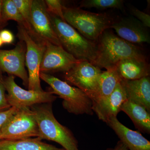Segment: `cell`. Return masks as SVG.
<instances>
[{
    "mask_svg": "<svg viewBox=\"0 0 150 150\" xmlns=\"http://www.w3.org/2000/svg\"><path fill=\"white\" fill-rule=\"evenodd\" d=\"M49 15L54 31L64 49L76 59L94 64L97 55L96 43L87 39L58 17L50 13Z\"/></svg>",
    "mask_w": 150,
    "mask_h": 150,
    "instance_id": "3",
    "label": "cell"
},
{
    "mask_svg": "<svg viewBox=\"0 0 150 150\" xmlns=\"http://www.w3.org/2000/svg\"><path fill=\"white\" fill-rule=\"evenodd\" d=\"M0 37L3 43L11 44L14 40V36L12 33L8 30H0Z\"/></svg>",
    "mask_w": 150,
    "mask_h": 150,
    "instance_id": "28",
    "label": "cell"
},
{
    "mask_svg": "<svg viewBox=\"0 0 150 150\" xmlns=\"http://www.w3.org/2000/svg\"><path fill=\"white\" fill-rule=\"evenodd\" d=\"M127 100L126 93L120 82L109 96L93 106V110L100 120L106 123L110 118L116 117L121 111V106Z\"/></svg>",
    "mask_w": 150,
    "mask_h": 150,
    "instance_id": "14",
    "label": "cell"
},
{
    "mask_svg": "<svg viewBox=\"0 0 150 150\" xmlns=\"http://www.w3.org/2000/svg\"><path fill=\"white\" fill-rule=\"evenodd\" d=\"M121 83L126 93L127 99L141 105L150 112L149 76L136 80L122 79Z\"/></svg>",
    "mask_w": 150,
    "mask_h": 150,
    "instance_id": "16",
    "label": "cell"
},
{
    "mask_svg": "<svg viewBox=\"0 0 150 150\" xmlns=\"http://www.w3.org/2000/svg\"><path fill=\"white\" fill-rule=\"evenodd\" d=\"M4 83L8 92L7 99L11 107L20 109L40 103H52L57 98L52 92H37L21 88L15 82L12 75L4 77Z\"/></svg>",
    "mask_w": 150,
    "mask_h": 150,
    "instance_id": "8",
    "label": "cell"
},
{
    "mask_svg": "<svg viewBox=\"0 0 150 150\" xmlns=\"http://www.w3.org/2000/svg\"><path fill=\"white\" fill-rule=\"evenodd\" d=\"M44 1L48 13L58 17L65 21L63 15L64 6L62 5V1L60 0H45Z\"/></svg>",
    "mask_w": 150,
    "mask_h": 150,
    "instance_id": "24",
    "label": "cell"
},
{
    "mask_svg": "<svg viewBox=\"0 0 150 150\" xmlns=\"http://www.w3.org/2000/svg\"><path fill=\"white\" fill-rule=\"evenodd\" d=\"M106 150H129L127 148L123 145L122 142L119 141L115 147L112 149H108Z\"/></svg>",
    "mask_w": 150,
    "mask_h": 150,
    "instance_id": "29",
    "label": "cell"
},
{
    "mask_svg": "<svg viewBox=\"0 0 150 150\" xmlns=\"http://www.w3.org/2000/svg\"><path fill=\"white\" fill-rule=\"evenodd\" d=\"M19 40L13 49L0 50V70L20 78L28 87V73L25 68L26 45L24 41Z\"/></svg>",
    "mask_w": 150,
    "mask_h": 150,
    "instance_id": "11",
    "label": "cell"
},
{
    "mask_svg": "<svg viewBox=\"0 0 150 150\" xmlns=\"http://www.w3.org/2000/svg\"><path fill=\"white\" fill-rule=\"evenodd\" d=\"M30 108L34 113L38 126V138L56 142L66 150H79L78 142L72 132L54 117L52 103L35 104Z\"/></svg>",
    "mask_w": 150,
    "mask_h": 150,
    "instance_id": "2",
    "label": "cell"
},
{
    "mask_svg": "<svg viewBox=\"0 0 150 150\" xmlns=\"http://www.w3.org/2000/svg\"><path fill=\"white\" fill-rule=\"evenodd\" d=\"M31 16L33 29L35 36L45 42L62 46L53 28L44 1L33 0Z\"/></svg>",
    "mask_w": 150,
    "mask_h": 150,
    "instance_id": "12",
    "label": "cell"
},
{
    "mask_svg": "<svg viewBox=\"0 0 150 150\" xmlns=\"http://www.w3.org/2000/svg\"><path fill=\"white\" fill-rule=\"evenodd\" d=\"M17 36L26 45L25 64L28 69V90L43 92L40 84V67L46 42L30 35L22 25L18 26Z\"/></svg>",
    "mask_w": 150,
    "mask_h": 150,
    "instance_id": "6",
    "label": "cell"
},
{
    "mask_svg": "<svg viewBox=\"0 0 150 150\" xmlns=\"http://www.w3.org/2000/svg\"><path fill=\"white\" fill-rule=\"evenodd\" d=\"M6 91L2 72L0 70V111L7 110L11 107L7 99Z\"/></svg>",
    "mask_w": 150,
    "mask_h": 150,
    "instance_id": "25",
    "label": "cell"
},
{
    "mask_svg": "<svg viewBox=\"0 0 150 150\" xmlns=\"http://www.w3.org/2000/svg\"><path fill=\"white\" fill-rule=\"evenodd\" d=\"M115 68L122 79L136 80L149 76V66L146 58L123 59L118 62Z\"/></svg>",
    "mask_w": 150,
    "mask_h": 150,
    "instance_id": "17",
    "label": "cell"
},
{
    "mask_svg": "<svg viewBox=\"0 0 150 150\" xmlns=\"http://www.w3.org/2000/svg\"><path fill=\"white\" fill-rule=\"evenodd\" d=\"M80 7L95 8L99 9L117 8L123 11L124 1L122 0H84L81 1Z\"/></svg>",
    "mask_w": 150,
    "mask_h": 150,
    "instance_id": "22",
    "label": "cell"
},
{
    "mask_svg": "<svg viewBox=\"0 0 150 150\" xmlns=\"http://www.w3.org/2000/svg\"><path fill=\"white\" fill-rule=\"evenodd\" d=\"M131 12L132 14L136 17L137 19L141 22L147 28H150V16L149 15L143 12L136 8H131Z\"/></svg>",
    "mask_w": 150,
    "mask_h": 150,
    "instance_id": "26",
    "label": "cell"
},
{
    "mask_svg": "<svg viewBox=\"0 0 150 150\" xmlns=\"http://www.w3.org/2000/svg\"><path fill=\"white\" fill-rule=\"evenodd\" d=\"M2 13L4 21L6 23L9 20L16 21L18 25L24 26V22L13 0H3Z\"/></svg>",
    "mask_w": 150,
    "mask_h": 150,
    "instance_id": "21",
    "label": "cell"
},
{
    "mask_svg": "<svg viewBox=\"0 0 150 150\" xmlns=\"http://www.w3.org/2000/svg\"><path fill=\"white\" fill-rule=\"evenodd\" d=\"M121 110L130 117L135 126L139 131L149 134L150 112L145 107L137 103L127 99L121 106Z\"/></svg>",
    "mask_w": 150,
    "mask_h": 150,
    "instance_id": "18",
    "label": "cell"
},
{
    "mask_svg": "<svg viewBox=\"0 0 150 150\" xmlns=\"http://www.w3.org/2000/svg\"><path fill=\"white\" fill-rule=\"evenodd\" d=\"M110 28L115 30L117 36L129 43H150V34L147 28L135 18H123L114 21Z\"/></svg>",
    "mask_w": 150,
    "mask_h": 150,
    "instance_id": "13",
    "label": "cell"
},
{
    "mask_svg": "<svg viewBox=\"0 0 150 150\" xmlns=\"http://www.w3.org/2000/svg\"><path fill=\"white\" fill-rule=\"evenodd\" d=\"M129 150H150V142L139 131H133L113 117L106 122Z\"/></svg>",
    "mask_w": 150,
    "mask_h": 150,
    "instance_id": "15",
    "label": "cell"
},
{
    "mask_svg": "<svg viewBox=\"0 0 150 150\" xmlns=\"http://www.w3.org/2000/svg\"><path fill=\"white\" fill-rule=\"evenodd\" d=\"M18 110L16 108L11 107L7 110L0 111V133L4 125Z\"/></svg>",
    "mask_w": 150,
    "mask_h": 150,
    "instance_id": "27",
    "label": "cell"
},
{
    "mask_svg": "<svg viewBox=\"0 0 150 150\" xmlns=\"http://www.w3.org/2000/svg\"><path fill=\"white\" fill-rule=\"evenodd\" d=\"M33 0H13L21 14L24 22V27L30 35L36 37L32 25L31 8Z\"/></svg>",
    "mask_w": 150,
    "mask_h": 150,
    "instance_id": "23",
    "label": "cell"
},
{
    "mask_svg": "<svg viewBox=\"0 0 150 150\" xmlns=\"http://www.w3.org/2000/svg\"><path fill=\"white\" fill-rule=\"evenodd\" d=\"M39 130L34 113L30 107L18 109L3 126L0 140L38 138Z\"/></svg>",
    "mask_w": 150,
    "mask_h": 150,
    "instance_id": "7",
    "label": "cell"
},
{
    "mask_svg": "<svg viewBox=\"0 0 150 150\" xmlns=\"http://www.w3.org/2000/svg\"><path fill=\"white\" fill-rule=\"evenodd\" d=\"M97 40V55L94 65L99 69L108 70L115 68L120 61L128 58H146L138 46L108 30Z\"/></svg>",
    "mask_w": 150,
    "mask_h": 150,
    "instance_id": "1",
    "label": "cell"
},
{
    "mask_svg": "<svg viewBox=\"0 0 150 150\" xmlns=\"http://www.w3.org/2000/svg\"><path fill=\"white\" fill-rule=\"evenodd\" d=\"M3 44V41L1 39V37H0V47L2 46Z\"/></svg>",
    "mask_w": 150,
    "mask_h": 150,
    "instance_id": "31",
    "label": "cell"
},
{
    "mask_svg": "<svg viewBox=\"0 0 150 150\" xmlns=\"http://www.w3.org/2000/svg\"><path fill=\"white\" fill-rule=\"evenodd\" d=\"M0 150H66L42 142L39 138L0 140Z\"/></svg>",
    "mask_w": 150,
    "mask_h": 150,
    "instance_id": "19",
    "label": "cell"
},
{
    "mask_svg": "<svg viewBox=\"0 0 150 150\" xmlns=\"http://www.w3.org/2000/svg\"><path fill=\"white\" fill-rule=\"evenodd\" d=\"M2 28L0 27V30H1V29Z\"/></svg>",
    "mask_w": 150,
    "mask_h": 150,
    "instance_id": "32",
    "label": "cell"
},
{
    "mask_svg": "<svg viewBox=\"0 0 150 150\" xmlns=\"http://www.w3.org/2000/svg\"><path fill=\"white\" fill-rule=\"evenodd\" d=\"M80 60H78L61 46L46 42V48L40 67V73L63 72L71 70Z\"/></svg>",
    "mask_w": 150,
    "mask_h": 150,
    "instance_id": "10",
    "label": "cell"
},
{
    "mask_svg": "<svg viewBox=\"0 0 150 150\" xmlns=\"http://www.w3.org/2000/svg\"><path fill=\"white\" fill-rule=\"evenodd\" d=\"M63 11L65 21L93 42L98 40L105 30L110 28L114 22L113 19L106 13L90 12L80 8L64 6Z\"/></svg>",
    "mask_w": 150,
    "mask_h": 150,
    "instance_id": "4",
    "label": "cell"
},
{
    "mask_svg": "<svg viewBox=\"0 0 150 150\" xmlns=\"http://www.w3.org/2000/svg\"><path fill=\"white\" fill-rule=\"evenodd\" d=\"M2 0H0V27L3 28L7 24L4 21L2 13Z\"/></svg>",
    "mask_w": 150,
    "mask_h": 150,
    "instance_id": "30",
    "label": "cell"
},
{
    "mask_svg": "<svg viewBox=\"0 0 150 150\" xmlns=\"http://www.w3.org/2000/svg\"><path fill=\"white\" fill-rule=\"evenodd\" d=\"M102 71L87 61H80L71 70L65 73V80L82 91L93 100L98 88Z\"/></svg>",
    "mask_w": 150,
    "mask_h": 150,
    "instance_id": "9",
    "label": "cell"
},
{
    "mask_svg": "<svg viewBox=\"0 0 150 150\" xmlns=\"http://www.w3.org/2000/svg\"><path fill=\"white\" fill-rule=\"evenodd\" d=\"M40 78L51 86L52 93L63 99V107L68 112L76 115L93 114L92 101L82 91L49 74L40 73Z\"/></svg>",
    "mask_w": 150,
    "mask_h": 150,
    "instance_id": "5",
    "label": "cell"
},
{
    "mask_svg": "<svg viewBox=\"0 0 150 150\" xmlns=\"http://www.w3.org/2000/svg\"><path fill=\"white\" fill-rule=\"evenodd\" d=\"M121 80L115 67L102 72L99 77L97 91L92 101L93 106L109 96Z\"/></svg>",
    "mask_w": 150,
    "mask_h": 150,
    "instance_id": "20",
    "label": "cell"
}]
</instances>
